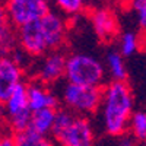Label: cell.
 Segmentation results:
<instances>
[{
	"label": "cell",
	"mask_w": 146,
	"mask_h": 146,
	"mask_svg": "<svg viewBox=\"0 0 146 146\" xmlns=\"http://www.w3.org/2000/svg\"><path fill=\"white\" fill-rule=\"evenodd\" d=\"M101 110L107 135L113 137L127 135L133 114V94L126 80H111L104 88Z\"/></svg>",
	"instance_id": "1"
},
{
	"label": "cell",
	"mask_w": 146,
	"mask_h": 146,
	"mask_svg": "<svg viewBox=\"0 0 146 146\" xmlns=\"http://www.w3.org/2000/svg\"><path fill=\"white\" fill-rule=\"evenodd\" d=\"M101 86H89V85H79L66 80L63 85L60 98L66 108L72 110L78 115H89L96 113L102 104Z\"/></svg>",
	"instance_id": "2"
},
{
	"label": "cell",
	"mask_w": 146,
	"mask_h": 146,
	"mask_svg": "<svg viewBox=\"0 0 146 146\" xmlns=\"http://www.w3.org/2000/svg\"><path fill=\"white\" fill-rule=\"evenodd\" d=\"M64 79L79 85L101 86L105 79V69L95 57L85 53H75L67 57Z\"/></svg>",
	"instance_id": "3"
},
{
	"label": "cell",
	"mask_w": 146,
	"mask_h": 146,
	"mask_svg": "<svg viewBox=\"0 0 146 146\" xmlns=\"http://www.w3.org/2000/svg\"><path fill=\"white\" fill-rule=\"evenodd\" d=\"M50 12L47 0H6L3 18L15 28L41 19Z\"/></svg>",
	"instance_id": "4"
},
{
	"label": "cell",
	"mask_w": 146,
	"mask_h": 146,
	"mask_svg": "<svg viewBox=\"0 0 146 146\" xmlns=\"http://www.w3.org/2000/svg\"><path fill=\"white\" fill-rule=\"evenodd\" d=\"M40 58V64L36 67V79L51 86L66 76L67 57L64 56V53L60 50H50Z\"/></svg>",
	"instance_id": "5"
},
{
	"label": "cell",
	"mask_w": 146,
	"mask_h": 146,
	"mask_svg": "<svg viewBox=\"0 0 146 146\" xmlns=\"http://www.w3.org/2000/svg\"><path fill=\"white\" fill-rule=\"evenodd\" d=\"M18 29V44L32 57H41L48 50V45L44 36L41 19L22 25Z\"/></svg>",
	"instance_id": "6"
},
{
	"label": "cell",
	"mask_w": 146,
	"mask_h": 146,
	"mask_svg": "<svg viewBox=\"0 0 146 146\" xmlns=\"http://www.w3.org/2000/svg\"><path fill=\"white\" fill-rule=\"evenodd\" d=\"M95 140L94 129L86 117L76 115L72 124L60 135L56 142L63 146H91Z\"/></svg>",
	"instance_id": "7"
},
{
	"label": "cell",
	"mask_w": 146,
	"mask_h": 146,
	"mask_svg": "<svg viewBox=\"0 0 146 146\" xmlns=\"http://www.w3.org/2000/svg\"><path fill=\"white\" fill-rule=\"evenodd\" d=\"M41 25L48 50H60L66 41V21L56 12H48L41 18Z\"/></svg>",
	"instance_id": "8"
},
{
	"label": "cell",
	"mask_w": 146,
	"mask_h": 146,
	"mask_svg": "<svg viewBox=\"0 0 146 146\" xmlns=\"http://www.w3.org/2000/svg\"><path fill=\"white\" fill-rule=\"evenodd\" d=\"M23 69L9 56H5L0 60V101H6L9 95L22 82Z\"/></svg>",
	"instance_id": "9"
},
{
	"label": "cell",
	"mask_w": 146,
	"mask_h": 146,
	"mask_svg": "<svg viewBox=\"0 0 146 146\" xmlns=\"http://www.w3.org/2000/svg\"><path fill=\"white\" fill-rule=\"evenodd\" d=\"M91 22L96 36L101 41H113L118 34V21L113 10L96 9L91 15Z\"/></svg>",
	"instance_id": "10"
},
{
	"label": "cell",
	"mask_w": 146,
	"mask_h": 146,
	"mask_svg": "<svg viewBox=\"0 0 146 146\" xmlns=\"http://www.w3.org/2000/svg\"><path fill=\"white\" fill-rule=\"evenodd\" d=\"M28 88V101L31 111H36L41 108H58V98L50 91L48 85L41 82L40 79H34L27 83Z\"/></svg>",
	"instance_id": "11"
},
{
	"label": "cell",
	"mask_w": 146,
	"mask_h": 146,
	"mask_svg": "<svg viewBox=\"0 0 146 146\" xmlns=\"http://www.w3.org/2000/svg\"><path fill=\"white\" fill-rule=\"evenodd\" d=\"M3 108H5V115L10 117L19 114L22 111H27L29 108V101H28V88L25 82H21L16 85V88L12 91V94L9 95V98L6 101L2 102Z\"/></svg>",
	"instance_id": "12"
},
{
	"label": "cell",
	"mask_w": 146,
	"mask_h": 146,
	"mask_svg": "<svg viewBox=\"0 0 146 146\" xmlns=\"http://www.w3.org/2000/svg\"><path fill=\"white\" fill-rule=\"evenodd\" d=\"M15 139V146H48L51 145V142L48 140V136L40 133L38 130H35L32 126L15 131L13 133Z\"/></svg>",
	"instance_id": "13"
},
{
	"label": "cell",
	"mask_w": 146,
	"mask_h": 146,
	"mask_svg": "<svg viewBox=\"0 0 146 146\" xmlns=\"http://www.w3.org/2000/svg\"><path fill=\"white\" fill-rule=\"evenodd\" d=\"M56 111L57 108H41V110H36V111H32V121H31V126L38 130L42 135L48 136L51 135V130L54 126V120H56Z\"/></svg>",
	"instance_id": "14"
},
{
	"label": "cell",
	"mask_w": 146,
	"mask_h": 146,
	"mask_svg": "<svg viewBox=\"0 0 146 146\" xmlns=\"http://www.w3.org/2000/svg\"><path fill=\"white\" fill-rule=\"evenodd\" d=\"M107 72L113 80H126L127 79V69L124 64V56L120 51L111 50L107 53Z\"/></svg>",
	"instance_id": "15"
},
{
	"label": "cell",
	"mask_w": 146,
	"mask_h": 146,
	"mask_svg": "<svg viewBox=\"0 0 146 146\" xmlns=\"http://www.w3.org/2000/svg\"><path fill=\"white\" fill-rule=\"evenodd\" d=\"M127 135L136 143H146V111H136L131 114Z\"/></svg>",
	"instance_id": "16"
},
{
	"label": "cell",
	"mask_w": 146,
	"mask_h": 146,
	"mask_svg": "<svg viewBox=\"0 0 146 146\" xmlns=\"http://www.w3.org/2000/svg\"><path fill=\"white\" fill-rule=\"evenodd\" d=\"M0 42H2V57L9 56L10 51L18 45V29L9 23L5 18L2 21V36H0Z\"/></svg>",
	"instance_id": "17"
},
{
	"label": "cell",
	"mask_w": 146,
	"mask_h": 146,
	"mask_svg": "<svg viewBox=\"0 0 146 146\" xmlns=\"http://www.w3.org/2000/svg\"><path fill=\"white\" fill-rule=\"evenodd\" d=\"M76 115H78V114H75L72 110H69V108H66V107H64V108H57L54 126H53L51 135H50V136L54 139V142H56V139L72 124V121L75 120Z\"/></svg>",
	"instance_id": "18"
},
{
	"label": "cell",
	"mask_w": 146,
	"mask_h": 146,
	"mask_svg": "<svg viewBox=\"0 0 146 146\" xmlns=\"http://www.w3.org/2000/svg\"><path fill=\"white\" fill-rule=\"evenodd\" d=\"M118 48L120 53L124 57L133 56L139 48H140V40L135 32H124L121 34L120 41H118Z\"/></svg>",
	"instance_id": "19"
},
{
	"label": "cell",
	"mask_w": 146,
	"mask_h": 146,
	"mask_svg": "<svg viewBox=\"0 0 146 146\" xmlns=\"http://www.w3.org/2000/svg\"><path fill=\"white\" fill-rule=\"evenodd\" d=\"M7 118V126H9V130L12 133L15 131H19V130H23L31 126V121H32V111L31 110H27V111H22L19 114H15V115H10V117H6Z\"/></svg>",
	"instance_id": "20"
},
{
	"label": "cell",
	"mask_w": 146,
	"mask_h": 146,
	"mask_svg": "<svg viewBox=\"0 0 146 146\" xmlns=\"http://www.w3.org/2000/svg\"><path fill=\"white\" fill-rule=\"evenodd\" d=\"M54 2H56L57 7L64 15H69V16L79 15L85 7V3H86L85 0H54Z\"/></svg>",
	"instance_id": "21"
},
{
	"label": "cell",
	"mask_w": 146,
	"mask_h": 146,
	"mask_svg": "<svg viewBox=\"0 0 146 146\" xmlns=\"http://www.w3.org/2000/svg\"><path fill=\"white\" fill-rule=\"evenodd\" d=\"M131 6L136 13L139 27L146 31V0H133Z\"/></svg>",
	"instance_id": "22"
},
{
	"label": "cell",
	"mask_w": 146,
	"mask_h": 146,
	"mask_svg": "<svg viewBox=\"0 0 146 146\" xmlns=\"http://www.w3.org/2000/svg\"><path fill=\"white\" fill-rule=\"evenodd\" d=\"M0 145L2 146H15V139H13V133H9L7 136H3L2 140H0Z\"/></svg>",
	"instance_id": "23"
},
{
	"label": "cell",
	"mask_w": 146,
	"mask_h": 146,
	"mask_svg": "<svg viewBox=\"0 0 146 146\" xmlns=\"http://www.w3.org/2000/svg\"><path fill=\"white\" fill-rule=\"evenodd\" d=\"M47 2H51V0H47Z\"/></svg>",
	"instance_id": "24"
},
{
	"label": "cell",
	"mask_w": 146,
	"mask_h": 146,
	"mask_svg": "<svg viewBox=\"0 0 146 146\" xmlns=\"http://www.w3.org/2000/svg\"><path fill=\"white\" fill-rule=\"evenodd\" d=\"M85 2H88V0H85Z\"/></svg>",
	"instance_id": "25"
}]
</instances>
